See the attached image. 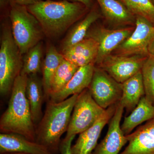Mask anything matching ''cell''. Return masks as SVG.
I'll list each match as a JSON object with an SVG mask.
<instances>
[{
	"label": "cell",
	"instance_id": "cell-1",
	"mask_svg": "<svg viewBox=\"0 0 154 154\" xmlns=\"http://www.w3.org/2000/svg\"><path fill=\"white\" fill-rule=\"evenodd\" d=\"M40 23L45 35L55 38L64 33L88 8L77 2L40 0L27 7Z\"/></svg>",
	"mask_w": 154,
	"mask_h": 154
},
{
	"label": "cell",
	"instance_id": "cell-2",
	"mask_svg": "<svg viewBox=\"0 0 154 154\" xmlns=\"http://www.w3.org/2000/svg\"><path fill=\"white\" fill-rule=\"evenodd\" d=\"M28 77L20 74L15 80L8 107L0 118V132L20 135L36 141V126L26 95Z\"/></svg>",
	"mask_w": 154,
	"mask_h": 154
},
{
	"label": "cell",
	"instance_id": "cell-3",
	"mask_svg": "<svg viewBox=\"0 0 154 154\" xmlns=\"http://www.w3.org/2000/svg\"><path fill=\"white\" fill-rule=\"evenodd\" d=\"M79 94L62 102L49 99L44 114L36 127V141L54 154L60 153L61 137L66 132L74 107Z\"/></svg>",
	"mask_w": 154,
	"mask_h": 154
},
{
	"label": "cell",
	"instance_id": "cell-4",
	"mask_svg": "<svg viewBox=\"0 0 154 154\" xmlns=\"http://www.w3.org/2000/svg\"><path fill=\"white\" fill-rule=\"evenodd\" d=\"M22 56L13 37L11 27L3 25L0 46V94L3 97L11 94L14 82L21 74Z\"/></svg>",
	"mask_w": 154,
	"mask_h": 154
},
{
	"label": "cell",
	"instance_id": "cell-5",
	"mask_svg": "<svg viewBox=\"0 0 154 154\" xmlns=\"http://www.w3.org/2000/svg\"><path fill=\"white\" fill-rule=\"evenodd\" d=\"M11 5V31L23 55L40 42L45 34L40 23L27 7L17 4L14 0Z\"/></svg>",
	"mask_w": 154,
	"mask_h": 154
},
{
	"label": "cell",
	"instance_id": "cell-6",
	"mask_svg": "<svg viewBox=\"0 0 154 154\" xmlns=\"http://www.w3.org/2000/svg\"><path fill=\"white\" fill-rule=\"evenodd\" d=\"M105 110L95 102L88 88L84 90L79 94L75 103L66 136L80 134L90 128Z\"/></svg>",
	"mask_w": 154,
	"mask_h": 154
},
{
	"label": "cell",
	"instance_id": "cell-7",
	"mask_svg": "<svg viewBox=\"0 0 154 154\" xmlns=\"http://www.w3.org/2000/svg\"><path fill=\"white\" fill-rule=\"evenodd\" d=\"M88 89L95 102L105 110L118 103L122 96V84L116 82L99 66H95Z\"/></svg>",
	"mask_w": 154,
	"mask_h": 154
},
{
	"label": "cell",
	"instance_id": "cell-8",
	"mask_svg": "<svg viewBox=\"0 0 154 154\" xmlns=\"http://www.w3.org/2000/svg\"><path fill=\"white\" fill-rule=\"evenodd\" d=\"M136 27L133 32L115 50L116 54L148 57V48L154 34V26L147 20L136 17Z\"/></svg>",
	"mask_w": 154,
	"mask_h": 154
},
{
	"label": "cell",
	"instance_id": "cell-9",
	"mask_svg": "<svg viewBox=\"0 0 154 154\" xmlns=\"http://www.w3.org/2000/svg\"><path fill=\"white\" fill-rule=\"evenodd\" d=\"M147 57L138 55L126 56L110 54L98 66L116 82L122 84L140 71Z\"/></svg>",
	"mask_w": 154,
	"mask_h": 154
},
{
	"label": "cell",
	"instance_id": "cell-10",
	"mask_svg": "<svg viewBox=\"0 0 154 154\" xmlns=\"http://www.w3.org/2000/svg\"><path fill=\"white\" fill-rule=\"evenodd\" d=\"M134 28L110 30L103 27L89 29L85 38H93L98 45V52L95 64L102 63L122 42L128 38L134 30Z\"/></svg>",
	"mask_w": 154,
	"mask_h": 154
},
{
	"label": "cell",
	"instance_id": "cell-11",
	"mask_svg": "<svg viewBox=\"0 0 154 154\" xmlns=\"http://www.w3.org/2000/svg\"><path fill=\"white\" fill-rule=\"evenodd\" d=\"M124 108L119 102L109 122L105 137L98 144L92 154H119L122 148L128 143L126 136L121 128V122Z\"/></svg>",
	"mask_w": 154,
	"mask_h": 154
},
{
	"label": "cell",
	"instance_id": "cell-12",
	"mask_svg": "<svg viewBox=\"0 0 154 154\" xmlns=\"http://www.w3.org/2000/svg\"><path fill=\"white\" fill-rule=\"evenodd\" d=\"M116 107V104L107 108L93 126L80 134L75 143L72 145V154H92L98 145L103 128L114 115Z\"/></svg>",
	"mask_w": 154,
	"mask_h": 154
},
{
	"label": "cell",
	"instance_id": "cell-13",
	"mask_svg": "<svg viewBox=\"0 0 154 154\" xmlns=\"http://www.w3.org/2000/svg\"><path fill=\"white\" fill-rule=\"evenodd\" d=\"M126 136L127 145L119 154H154V118Z\"/></svg>",
	"mask_w": 154,
	"mask_h": 154
},
{
	"label": "cell",
	"instance_id": "cell-14",
	"mask_svg": "<svg viewBox=\"0 0 154 154\" xmlns=\"http://www.w3.org/2000/svg\"><path fill=\"white\" fill-rule=\"evenodd\" d=\"M22 152L28 154H54L36 141L12 133L0 134V154Z\"/></svg>",
	"mask_w": 154,
	"mask_h": 154
},
{
	"label": "cell",
	"instance_id": "cell-15",
	"mask_svg": "<svg viewBox=\"0 0 154 154\" xmlns=\"http://www.w3.org/2000/svg\"><path fill=\"white\" fill-rule=\"evenodd\" d=\"M95 66V64L92 63L79 68L64 88L51 95L49 99L56 102H62L72 95L81 94L88 88L92 81Z\"/></svg>",
	"mask_w": 154,
	"mask_h": 154
},
{
	"label": "cell",
	"instance_id": "cell-16",
	"mask_svg": "<svg viewBox=\"0 0 154 154\" xmlns=\"http://www.w3.org/2000/svg\"><path fill=\"white\" fill-rule=\"evenodd\" d=\"M98 52V45L93 38H85L61 52L64 58L79 67L95 64Z\"/></svg>",
	"mask_w": 154,
	"mask_h": 154
},
{
	"label": "cell",
	"instance_id": "cell-17",
	"mask_svg": "<svg viewBox=\"0 0 154 154\" xmlns=\"http://www.w3.org/2000/svg\"><path fill=\"white\" fill-rule=\"evenodd\" d=\"M26 95L30 105L32 120L36 127L43 116L42 105L45 101L42 79L37 74L28 77Z\"/></svg>",
	"mask_w": 154,
	"mask_h": 154
},
{
	"label": "cell",
	"instance_id": "cell-18",
	"mask_svg": "<svg viewBox=\"0 0 154 154\" xmlns=\"http://www.w3.org/2000/svg\"><path fill=\"white\" fill-rule=\"evenodd\" d=\"M145 96L141 72L140 71L122 84V96L119 103L127 113H131Z\"/></svg>",
	"mask_w": 154,
	"mask_h": 154
},
{
	"label": "cell",
	"instance_id": "cell-19",
	"mask_svg": "<svg viewBox=\"0 0 154 154\" xmlns=\"http://www.w3.org/2000/svg\"><path fill=\"white\" fill-rule=\"evenodd\" d=\"M154 118V105L143 96L128 116L125 117L121 125L125 136L130 134L138 126Z\"/></svg>",
	"mask_w": 154,
	"mask_h": 154
},
{
	"label": "cell",
	"instance_id": "cell-20",
	"mask_svg": "<svg viewBox=\"0 0 154 154\" xmlns=\"http://www.w3.org/2000/svg\"><path fill=\"white\" fill-rule=\"evenodd\" d=\"M102 14L115 25H129L136 22V17L118 0H96Z\"/></svg>",
	"mask_w": 154,
	"mask_h": 154
},
{
	"label": "cell",
	"instance_id": "cell-21",
	"mask_svg": "<svg viewBox=\"0 0 154 154\" xmlns=\"http://www.w3.org/2000/svg\"><path fill=\"white\" fill-rule=\"evenodd\" d=\"M64 59L61 53L59 52L54 45H49L42 63V84L45 99L47 102L50 99V93L53 79L57 69Z\"/></svg>",
	"mask_w": 154,
	"mask_h": 154
},
{
	"label": "cell",
	"instance_id": "cell-22",
	"mask_svg": "<svg viewBox=\"0 0 154 154\" xmlns=\"http://www.w3.org/2000/svg\"><path fill=\"white\" fill-rule=\"evenodd\" d=\"M100 17L99 13L93 10L85 19L75 25L63 39L61 45V52L85 39L91 25Z\"/></svg>",
	"mask_w": 154,
	"mask_h": 154
},
{
	"label": "cell",
	"instance_id": "cell-23",
	"mask_svg": "<svg viewBox=\"0 0 154 154\" xmlns=\"http://www.w3.org/2000/svg\"><path fill=\"white\" fill-rule=\"evenodd\" d=\"M43 47L42 42L30 48L23 57V66L21 74L28 76L38 74L42 70Z\"/></svg>",
	"mask_w": 154,
	"mask_h": 154
},
{
	"label": "cell",
	"instance_id": "cell-24",
	"mask_svg": "<svg viewBox=\"0 0 154 154\" xmlns=\"http://www.w3.org/2000/svg\"><path fill=\"white\" fill-rule=\"evenodd\" d=\"M79 69V67L64 58L57 69L53 79L50 97L62 90Z\"/></svg>",
	"mask_w": 154,
	"mask_h": 154
},
{
	"label": "cell",
	"instance_id": "cell-25",
	"mask_svg": "<svg viewBox=\"0 0 154 154\" xmlns=\"http://www.w3.org/2000/svg\"><path fill=\"white\" fill-rule=\"evenodd\" d=\"M135 17H143L154 26V4L151 0H118Z\"/></svg>",
	"mask_w": 154,
	"mask_h": 154
},
{
	"label": "cell",
	"instance_id": "cell-26",
	"mask_svg": "<svg viewBox=\"0 0 154 154\" xmlns=\"http://www.w3.org/2000/svg\"><path fill=\"white\" fill-rule=\"evenodd\" d=\"M145 96L154 105V57L149 55L141 70Z\"/></svg>",
	"mask_w": 154,
	"mask_h": 154
},
{
	"label": "cell",
	"instance_id": "cell-27",
	"mask_svg": "<svg viewBox=\"0 0 154 154\" xmlns=\"http://www.w3.org/2000/svg\"><path fill=\"white\" fill-rule=\"evenodd\" d=\"M76 135L71 136H66L63 139L61 140L60 146V154H72V143Z\"/></svg>",
	"mask_w": 154,
	"mask_h": 154
},
{
	"label": "cell",
	"instance_id": "cell-28",
	"mask_svg": "<svg viewBox=\"0 0 154 154\" xmlns=\"http://www.w3.org/2000/svg\"><path fill=\"white\" fill-rule=\"evenodd\" d=\"M14 1L19 5L28 7V6L37 3L40 0H14Z\"/></svg>",
	"mask_w": 154,
	"mask_h": 154
},
{
	"label": "cell",
	"instance_id": "cell-29",
	"mask_svg": "<svg viewBox=\"0 0 154 154\" xmlns=\"http://www.w3.org/2000/svg\"><path fill=\"white\" fill-rule=\"evenodd\" d=\"M149 55L154 57V34L149 44L148 48Z\"/></svg>",
	"mask_w": 154,
	"mask_h": 154
},
{
	"label": "cell",
	"instance_id": "cell-30",
	"mask_svg": "<svg viewBox=\"0 0 154 154\" xmlns=\"http://www.w3.org/2000/svg\"><path fill=\"white\" fill-rule=\"evenodd\" d=\"M68 1L82 3L85 5L87 8H91L92 4V0H68Z\"/></svg>",
	"mask_w": 154,
	"mask_h": 154
},
{
	"label": "cell",
	"instance_id": "cell-31",
	"mask_svg": "<svg viewBox=\"0 0 154 154\" xmlns=\"http://www.w3.org/2000/svg\"><path fill=\"white\" fill-rule=\"evenodd\" d=\"M10 0H0V5L1 8H4L10 2Z\"/></svg>",
	"mask_w": 154,
	"mask_h": 154
},
{
	"label": "cell",
	"instance_id": "cell-32",
	"mask_svg": "<svg viewBox=\"0 0 154 154\" xmlns=\"http://www.w3.org/2000/svg\"><path fill=\"white\" fill-rule=\"evenodd\" d=\"M0 154H28L22 152H7Z\"/></svg>",
	"mask_w": 154,
	"mask_h": 154
},
{
	"label": "cell",
	"instance_id": "cell-33",
	"mask_svg": "<svg viewBox=\"0 0 154 154\" xmlns=\"http://www.w3.org/2000/svg\"><path fill=\"white\" fill-rule=\"evenodd\" d=\"M151 1L153 3V4H154V0H151Z\"/></svg>",
	"mask_w": 154,
	"mask_h": 154
}]
</instances>
